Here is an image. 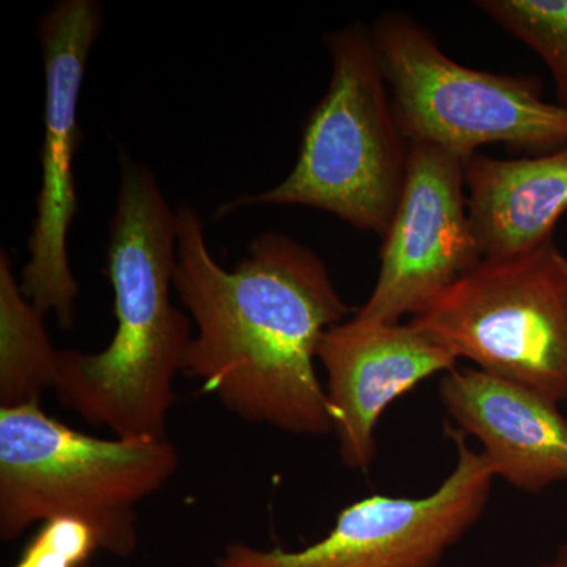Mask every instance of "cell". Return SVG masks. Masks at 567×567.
Here are the masks:
<instances>
[{
	"label": "cell",
	"mask_w": 567,
	"mask_h": 567,
	"mask_svg": "<svg viewBox=\"0 0 567 567\" xmlns=\"http://www.w3.org/2000/svg\"><path fill=\"white\" fill-rule=\"evenodd\" d=\"M177 216L174 287L197 330L182 374L200 380L246 423L297 436L333 434L317 350L353 311L322 259L287 235L267 233L226 270L208 249L199 213L185 205Z\"/></svg>",
	"instance_id": "cell-1"
},
{
	"label": "cell",
	"mask_w": 567,
	"mask_h": 567,
	"mask_svg": "<svg viewBox=\"0 0 567 567\" xmlns=\"http://www.w3.org/2000/svg\"><path fill=\"white\" fill-rule=\"evenodd\" d=\"M177 240V210L155 175L122 155L106 246L117 328L103 352L61 350L54 382L63 406L117 439H167L175 375L193 339L189 317L171 303Z\"/></svg>",
	"instance_id": "cell-2"
},
{
	"label": "cell",
	"mask_w": 567,
	"mask_h": 567,
	"mask_svg": "<svg viewBox=\"0 0 567 567\" xmlns=\"http://www.w3.org/2000/svg\"><path fill=\"white\" fill-rule=\"evenodd\" d=\"M169 439H96L41 410L0 409V537L17 539L52 517L87 522L114 557L136 551V507L175 475Z\"/></svg>",
	"instance_id": "cell-3"
},
{
	"label": "cell",
	"mask_w": 567,
	"mask_h": 567,
	"mask_svg": "<svg viewBox=\"0 0 567 567\" xmlns=\"http://www.w3.org/2000/svg\"><path fill=\"white\" fill-rule=\"evenodd\" d=\"M328 91L306 121L292 173L246 194L216 218L252 205H301L383 238L404 192L409 141L399 132L371 31L360 22L327 37Z\"/></svg>",
	"instance_id": "cell-4"
},
{
	"label": "cell",
	"mask_w": 567,
	"mask_h": 567,
	"mask_svg": "<svg viewBox=\"0 0 567 567\" xmlns=\"http://www.w3.org/2000/svg\"><path fill=\"white\" fill-rule=\"evenodd\" d=\"M372 43L391 89L399 132L462 162L488 144L543 155L567 145V110L543 100L540 82L461 65L402 13L374 22Z\"/></svg>",
	"instance_id": "cell-5"
},
{
	"label": "cell",
	"mask_w": 567,
	"mask_h": 567,
	"mask_svg": "<svg viewBox=\"0 0 567 567\" xmlns=\"http://www.w3.org/2000/svg\"><path fill=\"white\" fill-rule=\"evenodd\" d=\"M412 322L458 360L567 402V256L555 240L484 259Z\"/></svg>",
	"instance_id": "cell-6"
},
{
	"label": "cell",
	"mask_w": 567,
	"mask_h": 567,
	"mask_svg": "<svg viewBox=\"0 0 567 567\" xmlns=\"http://www.w3.org/2000/svg\"><path fill=\"white\" fill-rule=\"evenodd\" d=\"M453 472L432 494L371 495L346 506L322 539L300 550L230 544L215 567H436L464 539L491 499L495 473L453 424Z\"/></svg>",
	"instance_id": "cell-7"
},
{
	"label": "cell",
	"mask_w": 567,
	"mask_h": 567,
	"mask_svg": "<svg viewBox=\"0 0 567 567\" xmlns=\"http://www.w3.org/2000/svg\"><path fill=\"white\" fill-rule=\"evenodd\" d=\"M102 7L93 0H62L39 22L41 52L47 74L44 140L41 147V189L29 237V262L21 275V292L47 316L52 312L62 328L74 323L78 282L70 267L66 238L78 212L74 155L82 133L78 102L85 66L100 31Z\"/></svg>",
	"instance_id": "cell-8"
},
{
	"label": "cell",
	"mask_w": 567,
	"mask_h": 567,
	"mask_svg": "<svg viewBox=\"0 0 567 567\" xmlns=\"http://www.w3.org/2000/svg\"><path fill=\"white\" fill-rule=\"evenodd\" d=\"M465 162L434 144H410L404 192L383 235L374 290L354 319L401 323L484 260L470 221Z\"/></svg>",
	"instance_id": "cell-9"
},
{
	"label": "cell",
	"mask_w": 567,
	"mask_h": 567,
	"mask_svg": "<svg viewBox=\"0 0 567 567\" xmlns=\"http://www.w3.org/2000/svg\"><path fill=\"white\" fill-rule=\"evenodd\" d=\"M328 402L347 468L365 473L377 458V427L388 406L421 382L457 368L458 358L434 334L410 322L369 323L352 317L320 341Z\"/></svg>",
	"instance_id": "cell-10"
},
{
	"label": "cell",
	"mask_w": 567,
	"mask_h": 567,
	"mask_svg": "<svg viewBox=\"0 0 567 567\" xmlns=\"http://www.w3.org/2000/svg\"><path fill=\"white\" fill-rule=\"evenodd\" d=\"M439 393L454 427L481 443L495 477L527 494L567 483V420L557 402L477 368L446 372Z\"/></svg>",
	"instance_id": "cell-11"
},
{
	"label": "cell",
	"mask_w": 567,
	"mask_h": 567,
	"mask_svg": "<svg viewBox=\"0 0 567 567\" xmlns=\"http://www.w3.org/2000/svg\"><path fill=\"white\" fill-rule=\"evenodd\" d=\"M465 186L484 259L533 251L555 240L567 212V145L513 159L476 153L465 163Z\"/></svg>",
	"instance_id": "cell-12"
},
{
	"label": "cell",
	"mask_w": 567,
	"mask_h": 567,
	"mask_svg": "<svg viewBox=\"0 0 567 567\" xmlns=\"http://www.w3.org/2000/svg\"><path fill=\"white\" fill-rule=\"evenodd\" d=\"M44 315L21 292L9 254L0 252V404H37L54 390L61 350L51 344Z\"/></svg>",
	"instance_id": "cell-13"
},
{
	"label": "cell",
	"mask_w": 567,
	"mask_h": 567,
	"mask_svg": "<svg viewBox=\"0 0 567 567\" xmlns=\"http://www.w3.org/2000/svg\"><path fill=\"white\" fill-rule=\"evenodd\" d=\"M477 9L546 62L567 110V0H481Z\"/></svg>",
	"instance_id": "cell-14"
},
{
	"label": "cell",
	"mask_w": 567,
	"mask_h": 567,
	"mask_svg": "<svg viewBox=\"0 0 567 567\" xmlns=\"http://www.w3.org/2000/svg\"><path fill=\"white\" fill-rule=\"evenodd\" d=\"M99 550L102 543L87 522L52 517L43 522L13 567H89Z\"/></svg>",
	"instance_id": "cell-15"
},
{
	"label": "cell",
	"mask_w": 567,
	"mask_h": 567,
	"mask_svg": "<svg viewBox=\"0 0 567 567\" xmlns=\"http://www.w3.org/2000/svg\"><path fill=\"white\" fill-rule=\"evenodd\" d=\"M539 567H567V543L561 544L555 551L554 557L548 558Z\"/></svg>",
	"instance_id": "cell-16"
}]
</instances>
